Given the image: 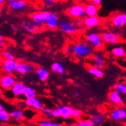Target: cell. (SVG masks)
I'll use <instances>...</instances> for the list:
<instances>
[{
	"label": "cell",
	"mask_w": 126,
	"mask_h": 126,
	"mask_svg": "<svg viewBox=\"0 0 126 126\" xmlns=\"http://www.w3.org/2000/svg\"><path fill=\"white\" fill-rule=\"evenodd\" d=\"M50 12L48 11H38V12H34L31 18L32 21H35L36 23H38L39 25H45L47 19L48 18Z\"/></svg>",
	"instance_id": "4fadbf2b"
},
{
	"label": "cell",
	"mask_w": 126,
	"mask_h": 126,
	"mask_svg": "<svg viewBox=\"0 0 126 126\" xmlns=\"http://www.w3.org/2000/svg\"><path fill=\"white\" fill-rule=\"evenodd\" d=\"M93 49L87 41H79L72 44L71 54L77 58H89L93 54Z\"/></svg>",
	"instance_id": "6da1fadb"
},
{
	"label": "cell",
	"mask_w": 126,
	"mask_h": 126,
	"mask_svg": "<svg viewBox=\"0 0 126 126\" xmlns=\"http://www.w3.org/2000/svg\"><path fill=\"white\" fill-rule=\"evenodd\" d=\"M124 108H125V109L126 110V104H125V106H124Z\"/></svg>",
	"instance_id": "681fc988"
},
{
	"label": "cell",
	"mask_w": 126,
	"mask_h": 126,
	"mask_svg": "<svg viewBox=\"0 0 126 126\" xmlns=\"http://www.w3.org/2000/svg\"><path fill=\"white\" fill-rule=\"evenodd\" d=\"M71 49H72V44H66V45L64 46L63 51H64V53L69 54H71Z\"/></svg>",
	"instance_id": "74e56055"
},
{
	"label": "cell",
	"mask_w": 126,
	"mask_h": 126,
	"mask_svg": "<svg viewBox=\"0 0 126 126\" xmlns=\"http://www.w3.org/2000/svg\"><path fill=\"white\" fill-rule=\"evenodd\" d=\"M21 27L26 32H28L29 34H34L40 30L41 25L36 23L35 21L31 20V21H23L21 24Z\"/></svg>",
	"instance_id": "9a60e30c"
},
{
	"label": "cell",
	"mask_w": 126,
	"mask_h": 126,
	"mask_svg": "<svg viewBox=\"0 0 126 126\" xmlns=\"http://www.w3.org/2000/svg\"><path fill=\"white\" fill-rule=\"evenodd\" d=\"M25 102L27 107L30 109L32 108L35 111H41L44 108V103L42 100L40 98L37 97V96L33 98L26 99L25 100Z\"/></svg>",
	"instance_id": "5bb4252c"
},
{
	"label": "cell",
	"mask_w": 126,
	"mask_h": 126,
	"mask_svg": "<svg viewBox=\"0 0 126 126\" xmlns=\"http://www.w3.org/2000/svg\"><path fill=\"white\" fill-rule=\"evenodd\" d=\"M35 73H36L37 77H38V79L40 81H41V82H46V81L49 79L50 75V71L44 67L37 68Z\"/></svg>",
	"instance_id": "7402d4cb"
},
{
	"label": "cell",
	"mask_w": 126,
	"mask_h": 126,
	"mask_svg": "<svg viewBox=\"0 0 126 126\" xmlns=\"http://www.w3.org/2000/svg\"><path fill=\"white\" fill-rule=\"evenodd\" d=\"M59 29L61 32L70 36L77 34L79 32L78 27L76 25L75 21L72 20V18L61 21L59 25Z\"/></svg>",
	"instance_id": "277c9868"
},
{
	"label": "cell",
	"mask_w": 126,
	"mask_h": 126,
	"mask_svg": "<svg viewBox=\"0 0 126 126\" xmlns=\"http://www.w3.org/2000/svg\"><path fill=\"white\" fill-rule=\"evenodd\" d=\"M59 25H60V20H59L58 16L54 12H50L45 25L49 29L54 30V29H56V28H59Z\"/></svg>",
	"instance_id": "2e32d148"
},
{
	"label": "cell",
	"mask_w": 126,
	"mask_h": 126,
	"mask_svg": "<svg viewBox=\"0 0 126 126\" xmlns=\"http://www.w3.org/2000/svg\"><path fill=\"white\" fill-rule=\"evenodd\" d=\"M41 2L44 7L51 8V7H53L55 5V3L57 2V0H41Z\"/></svg>",
	"instance_id": "d590c367"
},
{
	"label": "cell",
	"mask_w": 126,
	"mask_h": 126,
	"mask_svg": "<svg viewBox=\"0 0 126 126\" xmlns=\"http://www.w3.org/2000/svg\"><path fill=\"white\" fill-rule=\"evenodd\" d=\"M6 1H7V0H0V5H4L6 2Z\"/></svg>",
	"instance_id": "ee69618b"
},
{
	"label": "cell",
	"mask_w": 126,
	"mask_h": 126,
	"mask_svg": "<svg viewBox=\"0 0 126 126\" xmlns=\"http://www.w3.org/2000/svg\"><path fill=\"white\" fill-rule=\"evenodd\" d=\"M4 110H5V106L2 104V103H0V112H1V111H4Z\"/></svg>",
	"instance_id": "7bdbcfd3"
},
{
	"label": "cell",
	"mask_w": 126,
	"mask_h": 126,
	"mask_svg": "<svg viewBox=\"0 0 126 126\" xmlns=\"http://www.w3.org/2000/svg\"><path fill=\"white\" fill-rule=\"evenodd\" d=\"M111 54L115 57L123 58L126 57V50L125 47L122 45H118L112 48V50H111Z\"/></svg>",
	"instance_id": "cb8c5ba5"
},
{
	"label": "cell",
	"mask_w": 126,
	"mask_h": 126,
	"mask_svg": "<svg viewBox=\"0 0 126 126\" xmlns=\"http://www.w3.org/2000/svg\"><path fill=\"white\" fill-rule=\"evenodd\" d=\"M91 1H92V3H93V4L99 6L102 4V0H91Z\"/></svg>",
	"instance_id": "ab89813d"
},
{
	"label": "cell",
	"mask_w": 126,
	"mask_h": 126,
	"mask_svg": "<svg viewBox=\"0 0 126 126\" xmlns=\"http://www.w3.org/2000/svg\"><path fill=\"white\" fill-rule=\"evenodd\" d=\"M85 10L86 16H95L98 15L99 7L93 3H88L85 5Z\"/></svg>",
	"instance_id": "484cf974"
},
{
	"label": "cell",
	"mask_w": 126,
	"mask_h": 126,
	"mask_svg": "<svg viewBox=\"0 0 126 126\" xmlns=\"http://www.w3.org/2000/svg\"><path fill=\"white\" fill-rule=\"evenodd\" d=\"M108 100L112 105L121 106L124 105V99L122 96V94L115 90H111L108 94Z\"/></svg>",
	"instance_id": "8fae6325"
},
{
	"label": "cell",
	"mask_w": 126,
	"mask_h": 126,
	"mask_svg": "<svg viewBox=\"0 0 126 126\" xmlns=\"http://www.w3.org/2000/svg\"><path fill=\"white\" fill-rule=\"evenodd\" d=\"M71 106H59L53 109L52 116L54 118H62L63 119H69L71 118Z\"/></svg>",
	"instance_id": "8992f818"
},
{
	"label": "cell",
	"mask_w": 126,
	"mask_h": 126,
	"mask_svg": "<svg viewBox=\"0 0 126 126\" xmlns=\"http://www.w3.org/2000/svg\"><path fill=\"white\" fill-rule=\"evenodd\" d=\"M0 56L3 59H15V56L7 50H2L0 52Z\"/></svg>",
	"instance_id": "e575fe53"
},
{
	"label": "cell",
	"mask_w": 126,
	"mask_h": 126,
	"mask_svg": "<svg viewBox=\"0 0 126 126\" xmlns=\"http://www.w3.org/2000/svg\"><path fill=\"white\" fill-rule=\"evenodd\" d=\"M18 64L19 62L16 59H4L2 63V70L5 73L12 74L14 72H16Z\"/></svg>",
	"instance_id": "9c48e42d"
},
{
	"label": "cell",
	"mask_w": 126,
	"mask_h": 126,
	"mask_svg": "<svg viewBox=\"0 0 126 126\" xmlns=\"http://www.w3.org/2000/svg\"><path fill=\"white\" fill-rule=\"evenodd\" d=\"M109 118L112 122H122L126 120V110L125 108L118 107L111 111Z\"/></svg>",
	"instance_id": "ba28073f"
},
{
	"label": "cell",
	"mask_w": 126,
	"mask_h": 126,
	"mask_svg": "<svg viewBox=\"0 0 126 126\" xmlns=\"http://www.w3.org/2000/svg\"><path fill=\"white\" fill-rule=\"evenodd\" d=\"M66 14L69 18L74 20L77 18H84L86 16L85 5L81 4H73L66 9Z\"/></svg>",
	"instance_id": "3957f363"
},
{
	"label": "cell",
	"mask_w": 126,
	"mask_h": 126,
	"mask_svg": "<svg viewBox=\"0 0 126 126\" xmlns=\"http://www.w3.org/2000/svg\"><path fill=\"white\" fill-rule=\"evenodd\" d=\"M2 11V6L0 5V12H1Z\"/></svg>",
	"instance_id": "7dc6e473"
},
{
	"label": "cell",
	"mask_w": 126,
	"mask_h": 126,
	"mask_svg": "<svg viewBox=\"0 0 126 126\" xmlns=\"http://www.w3.org/2000/svg\"><path fill=\"white\" fill-rule=\"evenodd\" d=\"M90 119L93 122V125H101L106 121V117L104 114L100 112H95L93 114Z\"/></svg>",
	"instance_id": "603a6c76"
},
{
	"label": "cell",
	"mask_w": 126,
	"mask_h": 126,
	"mask_svg": "<svg viewBox=\"0 0 126 126\" xmlns=\"http://www.w3.org/2000/svg\"><path fill=\"white\" fill-rule=\"evenodd\" d=\"M11 29L13 32H16L18 31V26H17L16 25H11Z\"/></svg>",
	"instance_id": "f35d334b"
},
{
	"label": "cell",
	"mask_w": 126,
	"mask_h": 126,
	"mask_svg": "<svg viewBox=\"0 0 126 126\" xmlns=\"http://www.w3.org/2000/svg\"><path fill=\"white\" fill-rule=\"evenodd\" d=\"M41 113L44 115H45L48 118L50 117H53L52 116V112H53V109L52 108H50V107H44L41 110Z\"/></svg>",
	"instance_id": "836d02e7"
},
{
	"label": "cell",
	"mask_w": 126,
	"mask_h": 126,
	"mask_svg": "<svg viewBox=\"0 0 126 126\" xmlns=\"http://www.w3.org/2000/svg\"><path fill=\"white\" fill-rule=\"evenodd\" d=\"M6 44H7V41L5 39L2 38V39L0 40V45H2L3 47H5Z\"/></svg>",
	"instance_id": "60d3db41"
},
{
	"label": "cell",
	"mask_w": 126,
	"mask_h": 126,
	"mask_svg": "<svg viewBox=\"0 0 126 126\" xmlns=\"http://www.w3.org/2000/svg\"><path fill=\"white\" fill-rule=\"evenodd\" d=\"M27 86L21 81H17V82L14 84V86L11 89V92L12 93L13 95L16 97H19L24 95V93L26 90Z\"/></svg>",
	"instance_id": "d6986e66"
},
{
	"label": "cell",
	"mask_w": 126,
	"mask_h": 126,
	"mask_svg": "<svg viewBox=\"0 0 126 126\" xmlns=\"http://www.w3.org/2000/svg\"><path fill=\"white\" fill-rule=\"evenodd\" d=\"M73 125L75 126H94L90 119H78Z\"/></svg>",
	"instance_id": "d6a6232c"
},
{
	"label": "cell",
	"mask_w": 126,
	"mask_h": 126,
	"mask_svg": "<svg viewBox=\"0 0 126 126\" xmlns=\"http://www.w3.org/2000/svg\"><path fill=\"white\" fill-rule=\"evenodd\" d=\"M27 6H28V2L25 0H16L15 2H9V9L12 11H16V12L24 10L25 9L27 8Z\"/></svg>",
	"instance_id": "44dd1931"
},
{
	"label": "cell",
	"mask_w": 126,
	"mask_h": 126,
	"mask_svg": "<svg viewBox=\"0 0 126 126\" xmlns=\"http://www.w3.org/2000/svg\"><path fill=\"white\" fill-rule=\"evenodd\" d=\"M84 25L86 28H94L98 27L101 24V19L97 16H86L84 18Z\"/></svg>",
	"instance_id": "e0dca14e"
},
{
	"label": "cell",
	"mask_w": 126,
	"mask_h": 126,
	"mask_svg": "<svg viewBox=\"0 0 126 126\" xmlns=\"http://www.w3.org/2000/svg\"><path fill=\"white\" fill-rule=\"evenodd\" d=\"M23 96L25 97V99H29V98H33L37 96V91L35 89H34L32 86H27L26 90L24 93Z\"/></svg>",
	"instance_id": "83f0119b"
},
{
	"label": "cell",
	"mask_w": 126,
	"mask_h": 126,
	"mask_svg": "<svg viewBox=\"0 0 126 126\" xmlns=\"http://www.w3.org/2000/svg\"><path fill=\"white\" fill-rule=\"evenodd\" d=\"M50 69L53 72H54L57 74H60V75H63V74L65 73L64 66L61 63H58V62H54L51 64Z\"/></svg>",
	"instance_id": "4316f807"
},
{
	"label": "cell",
	"mask_w": 126,
	"mask_h": 126,
	"mask_svg": "<svg viewBox=\"0 0 126 126\" xmlns=\"http://www.w3.org/2000/svg\"><path fill=\"white\" fill-rule=\"evenodd\" d=\"M10 114L6 110L0 112V123H6L10 119Z\"/></svg>",
	"instance_id": "1f68e13d"
},
{
	"label": "cell",
	"mask_w": 126,
	"mask_h": 126,
	"mask_svg": "<svg viewBox=\"0 0 126 126\" xmlns=\"http://www.w3.org/2000/svg\"><path fill=\"white\" fill-rule=\"evenodd\" d=\"M73 98H74V99H77V98H79V96H80L79 92H74L73 94Z\"/></svg>",
	"instance_id": "b9f144b4"
},
{
	"label": "cell",
	"mask_w": 126,
	"mask_h": 126,
	"mask_svg": "<svg viewBox=\"0 0 126 126\" xmlns=\"http://www.w3.org/2000/svg\"><path fill=\"white\" fill-rule=\"evenodd\" d=\"M39 126H61L62 125L61 123H57L56 122H54V121H51L50 119H42V120H40L38 122H37Z\"/></svg>",
	"instance_id": "f546056e"
},
{
	"label": "cell",
	"mask_w": 126,
	"mask_h": 126,
	"mask_svg": "<svg viewBox=\"0 0 126 126\" xmlns=\"http://www.w3.org/2000/svg\"><path fill=\"white\" fill-rule=\"evenodd\" d=\"M74 21H75V24L78 27V28H83V27H85L83 18H77L74 20Z\"/></svg>",
	"instance_id": "8d00e7d4"
},
{
	"label": "cell",
	"mask_w": 126,
	"mask_h": 126,
	"mask_svg": "<svg viewBox=\"0 0 126 126\" xmlns=\"http://www.w3.org/2000/svg\"><path fill=\"white\" fill-rule=\"evenodd\" d=\"M17 82L16 77L12 74L6 73L0 77V87L4 90H11L12 87Z\"/></svg>",
	"instance_id": "52a82bcc"
},
{
	"label": "cell",
	"mask_w": 126,
	"mask_h": 126,
	"mask_svg": "<svg viewBox=\"0 0 126 126\" xmlns=\"http://www.w3.org/2000/svg\"><path fill=\"white\" fill-rule=\"evenodd\" d=\"M3 38H2V36L1 35V34H0V40H1V39H2Z\"/></svg>",
	"instance_id": "c3c4849f"
},
{
	"label": "cell",
	"mask_w": 126,
	"mask_h": 126,
	"mask_svg": "<svg viewBox=\"0 0 126 126\" xmlns=\"http://www.w3.org/2000/svg\"><path fill=\"white\" fill-rule=\"evenodd\" d=\"M3 48H4V47H3L2 45H0V52H1V51L2 50V49H3Z\"/></svg>",
	"instance_id": "bcb514c9"
},
{
	"label": "cell",
	"mask_w": 126,
	"mask_h": 126,
	"mask_svg": "<svg viewBox=\"0 0 126 126\" xmlns=\"http://www.w3.org/2000/svg\"><path fill=\"white\" fill-rule=\"evenodd\" d=\"M86 41L95 50H101L104 47L105 42L102 39V34L98 32H88L85 35Z\"/></svg>",
	"instance_id": "7a4b0ae2"
},
{
	"label": "cell",
	"mask_w": 126,
	"mask_h": 126,
	"mask_svg": "<svg viewBox=\"0 0 126 126\" xmlns=\"http://www.w3.org/2000/svg\"><path fill=\"white\" fill-rule=\"evenodd\" d=\"M113 89L118 92H119L122 95H126V83L122 82H117L114 84Z\"/></svg>",
	"instance_id": "f1b7e54d"
},
{
	"label": "cell",
	"mask_w": 126,
	"mask_h": 126,
	"mask_svg": "<svg viewBox=\"0 0 126 126\" xmlns=\"http://www.w3.org/2000/svg\"><path fill=\"white\" fill-rule=\"evenodd\" d=\"M36 70H37V66L32 63L19 62L16 72L21 74V75H26V74L35 73Z\"/></svg>",
	"instance_id": "30bf717a"
},
{
	"label": "cell",
	"mask_w": 126,
	"mask_h": 126,
	"mask_svg": "<svg viewBox=\"0 0 126 126\" xmlns=\"http://www.w3.org/2000/svg\"><path fill=\"white\" fill-rule=\"evenodd\" d=\"M15 1H16V0H7V2H12Z\"/></svg>",
	"instance_id": "f6af8a7d"
},
{
	"label": "cell",
	"mask_w": 126,
	"mask_h": 126,
	"mask_svg": "<svg viewBox=\"0 0 126 126\" xmlns=\"http://www.w3.org/2000/svg\"><path fill=\"white\" fill-rule=\"evenodd\" d=\"M102 39L105 44H116L121 41V38L118 34L112 32H104L102 33Z\"/></svg>",
	"instance_id": "7c38bea8"
},
{
	"label": "cell",
	"mask_w": 126,
	"mask_h": 126,
	"mask_svg": "<svg viewBox=\"0 0 126 126\" xmlns=\"http://www.w3.org/2000/svg\"><path fill=\"white\" fill-rule=\"evenodd\" d=\"M110 25L115 28H120L126 26V13L116 12L110 18Z\"/></svg>",
	"instance_id": "5b68a950"
},
{
	"label": "cell",
	"mask_w": 126,
	"mask_h": 126,
	"mask_svg": "<svg viewBox=\"0 0 126 126\" xmlns=\"http://www.w3.org/2000/svg\"><path fill=\"white\" fill-rule=\"evenodd\" d=\"M87 70H88V73L95 78L102 79L103 77H104V72H103L102 69L96 67V66H95L93 65L89 66Z\"/></svg>",
	"instance_id": "d4e9b609"
},
{
	"label": "cell",
	"mask_w": 126,
	"mask_h": 126,
	"mask_svg": "<svg viewBox=\"0 0 126 126\" xmlns=\"http://www.w3.org/2000/svg\"><path fill=\"white\" fill-rule=\"evenodd\" d=\"M125 83H126V79H125Z\"/></svg>",
	"instance_id": "f907efd6"
},
{
	"label": "cell",
	"mask_w": 126,
	"mask_h": 126,
	"mask_svg": "<svg viewBox=\"0 0 126 126\" xmlns=\"http://www.w3.org/2000/svg\"><path fill=\"white\" fill-rule=\"evenodd\" d=\"M10 117L14 120L19 122H23L26 120V116L25 115L24 111L21 109H16L9 112Z\"/></svg>",
	"instance_id": "ffe728a7"
},
{
	"label": "cell",
	"mask_w": 126,
	"mask_h": 126,
	"mask_svg": "<svg viewBox=\"0 0 126 126\" xmlns=\"http://www.w3.org/2000/svg\"><path fill=\"white\" fill-rule=\"evenodd\" d=\"M106 63V58L102 53L95 52L93 54V65L99 67L100 69H103L105 67Z\"/></svg>",
	"instance_id": "ac0fdd59"
},
{
	"label": "cell",
	"mask_w": 126,
	"mask_h": 126,
	"mask_svg": "<svg viewBox=\"0 0 126 126\" xmlns=\"http://www.w3.org/2000/svg\"><path fill=\"white\" fill-rule=\"evenodd\" d=\"M83 113L81 110L76 109V108H73L72 107V111H71V118H73V119H80L82 118Z\"/></svg>",
	"instance_id": "4dcf8cb0"
}]
</instances>
